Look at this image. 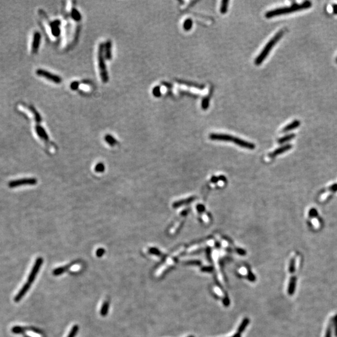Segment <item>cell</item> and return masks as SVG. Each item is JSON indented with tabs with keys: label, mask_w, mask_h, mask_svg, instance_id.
<instances>
[{
	"label": "cell",
	"mask_w": 337,
	"mask_h": 337,
	"mask_svg": "<svg viewBox=\"0 0 337 337\" xmlns=\"http://www.w3.org/2000/svg\"><path fill=\"white\" fill-rule=\"evenodd\" d=\"M152 93H153V95L155 97H160L161 96V91H160V88L159 86H156L155 87L154 89H153V91H152Z\"/></svg>",
	"instance_id": "4316f807"
},
{
	"label": "cell",
	"mask_w": 337,
	"mask_h": 337,
	"mask_svg": "<svg viewBox=\"0 0 337 337\" xmlns=\"http://www.w3.org/2000/svg\"><path fill=\"white\" fill-rule=\"evenodd\" d=\"M223 303H224V305H225L226 307H228V306L229 305V304H230V300H229V298H228L227 296H226V297H225V298H224V300H223Z\"/></svg>",
	"instance_id": "74e56055"
},
{
	"label": "cell",
	"mask_w": 337,
	"mask_h": 337,
	"mask_svg": "<svg viewBox=\"0 0 337 337\" xmlns=\"http://www.w3.org/2000/svg\"><path fill=\"white\" fill-rule=\"evenodd\" d=\"M237 252L241 255H245L246 254V252L244 250L241 249V248L237 249Z\"/></svg>",
	"instance_id": "ab89813d"
},
{
	"label": "cell",
	"mask_w": 337,
	"mask_h": 337,
	"mask_svg": "<svg viewBox=\"0 0 337 337\" xmlns=\"http://www.w3.org/2000/svg\"><path fill=\"white\" fill-rule=\"evenodd\" d=\"M67 267H59V268H57L56 269H55L54 271H53V274L54 275H61V274L64 273L66 269H67Z\"/></svg>",
	"instance_id": "603a6c76"
},
{
	"label": "cell",
	"mask_w": 337,
	"mask_h": 337,
	"mask_svg": "<svg viewBox=\"0 0 337 337\" xmlns=\"http://www.w3.org/2000/svg\"><path fill=\"white\" fill-rule=\"evenodd\" d=\"M209 138L214 141H227V142L234 143L242 147L246 148V149H253L255 148V145L253 144L249 143V142L245 141L239 138H235L230 135L222 134H210L209 136Z\"/></svg>",
	"instance_id": "7a4b0ae2"
},
{
	"label": "cell",
	"mask_w": 337,
	"mask_h": 337,
	"mask_svg": "<svg viewBox=\"0 0 337 337\" xmlns=\"http://www.w3.org/2000/svg\"><path fill=\"white\" fill-rule=\"evenodd\" d=\"M295 271V258H292L290 261L289 265V272L290 274L294 273Z\"/></svg>",
	"instance_id": "cb8c5ba5"
},
{
	"label": "cell",
	"mask_w": 337,
	"mask_h": 337,
	"mask_svg": "<svg viewBox=\"0 0 337 337\" xmlns=\"http://www.w3.org/2000/svg\"><path fill=\"white\" fill-rule=\"evenodd\" d=\"M104 44H100L98 51V68L102 81L104 83L108 82V74L106 71V67L104 59Z\"/></svg>",
	"instance_id": "277c9868"
},
{
	"label": "cell",
	"mask_w": 337,
	"mask_h": 337,
	"mask_svg": "<svg viewBox=\"0 0 337 337\" xmlns=\"http://www.w3.org/2000/svg\"><path fill=\"white\" fill-rule=\"evenodd\" d=\"M332 323H330L327 329V331H326V334H325V337H332Z\"/></svg>",
	"instance_id": "f546056e"
},
{
	"label": "cell",
	"mask_w": 337,
	"mask_h": 337,
	"mask_svg": "<svg viewBox=\"0 0 337 337\" xmlns=\"http://www.w3.org/2000/svg\"><path fill=\"white\" fill-rule=\"evenodd\" d=\"M109 302L108 301H105L103 303L101 309L100 313H101V316L105 317L107 314L108 311H109Z\"/></svg>",
	"instance_id": "2e32d148"
},
{
	"label": "cell",
	"mask_w": 337,
	"mask_h": 337,
	"mask_svg": "<svg viewBox=\"0 0 337 337\" xmlns=\"http://www.w3.org/2000/svg\"><path fill=\"white\" fill-rule=\"evenodd\" d=\"M36 133L37 134H38V136L43 139H44V141L48 142L49 141L48 136L47 135V134L46 133L45 131L44 130V129L40 126H37L36 128Z\"/></svg>",
	"instance_id": "5bb4252c"
},
{
	"label": "cell",
	"mask_w": 337,
	"mask_h": 337,
	"mask_svg": "<svg viewBox=\"0 0 337 337\" xmlns=\"http://www.w3.org/2000/svg\"><path fill=\"white\" fill-rule=\"evenodd\" d=\"M295 137V135L294 134H290L287 135V136H285L284 137H283V138L279 139V141H278V143H279V144H283V143H285V142H287V141H289L291 140V139H293Z\"/></svg>",
	"instance_id": "d6986e66"
},
{
	"label": "cell",
	"mask_w": 337,
	"mask_h": 337,
	"mask_svg": "<svg viewBox=\"0 0 337 337\" xmlns=\"http://www.w3.org/2000/svg\"><path fill=\"white\" fill-rule=\"evenodd\" d=\"M105 139L107 143H109L111 145H114L116 143V141L111 136H106L105 138Z\"/></svg>",
	"instance_id": "484cf974"
},
{
	"label": "cell",
	"mask_w": 337,
	"mask_h": 337,
	"mask_svg": "<svg viewBox=\"0 0 337 337\" xmlns=\"http://www.w3.org/2000/svg\"><path fill=\"white\" fill-rule=\"evenodd\" d=\"M334 326H335V335L337 337V314L334 317Z\"/></svg>",
	"instance_id": "f35d334b"
},
{
	"label": "cell",
	"mask_w": 337,
	"mask_h": 337,
	"mask_svg": "<svg viewBox=\"0 0 337 337\" xmlns=\"http://www.w3.org/2000/svg\"><path fill=\"white\" fill-rule=\"evenodd\" d=\"M232 337H241V334H239V333L235 334Z\"/></svg>",
	"instance_id": "7bdbcfd3"
},
{
	"label": "cell",
	"mask_w": 337,
	"mask_h": 337,
	"mask_svg": "<svg viewBox=\"0 0 337 337\" xmlns=\"http://www.w3.org/2000/svg\"><path fill=\"white\" fill-rule=\"evenodd\" d=\"M332 9H333V13L335 14H337V4H332Z\"/></svg>",
	"instance_id": "60d3db41"
},
{
	"label": "cell",
	"mask_w": 337,
	"mask_h": 337,
	"mask_svg": "<svg viewBox=\"0 0 337 337\" xmlns=\"http://www.w3.org/2000/svg\"><path fill=\"white\" fill-rule=\"evenodd\" d=\"M96 171L97 172H102L104 171V165L102 164H97L96 167Z\"/></svg>",
	"instance_id": "e575fe53"
},
{
	"label": "cell",
	"mask_w": 337,
	"mask_h": 337,
	"mask_svg": "<svg viewBox=\"0 0 337 337\" xmlns=\"http://www.w3.org/2000/svg\"><path fill=\"white\" fill-rule=\"evenodd\" d=\"M72 14H73V18L74 19H76V21H79L81 19V15H80V14L79 13V12L76 9H73V10Z\"/></svg>",
	"instance_id": "f1b7e54d"
},
{
	"label": "cell",
	"mask_w": 337,
	"mask_h": 337,
	"mask_svg": "<svg viewBox=\"0 0 337 337\" xmlns=\"http://www.w3.org/2000/svg\"><path fill=\"white\" fill-rule=\"evenodd\" d=\"M30 285H31V284H28V282L26 283V284L23 285V287L21 288V289L20 290H19V293L16 295V296L15 298H14V301H15L16 302H19V301L22 298V297L24 296V295L26 294V293L28 291V290H29L30 287Z\"/></svg>",
	"instance_id": "9c48e42d"
},
{
	"label": "cell",
	"mask_w": 337,
	"mask_h": 337,
	"mask_svg": "<svg viewBox=\"0 0 337 337\" xmlns=\"http://www.w3.org/2000/svg\"><path fill=\"white\" fill-rule=\"evenodd\" d=\"M284 34V31L281 30L279 32H278L273 38H272L269 42L266 45V46L263 49L260 54L258 55V56L255 59V63L256 65L258 66L261 63H263V61L265 60V59L267 57V56L270 53L271 49L274 47L275 44L280 40V38L283 36Z\"/></svg>",
	"instance_id": "3957f363"
},
{
	"label": "cell",
	"mask_w": 337,
	"mask_h": 337,
	"mask_svg": "<svg viewBox=\"0 0 337 337\" xmlns=\"http://www.w3.org/2000/svg\"><path fill=\"white\" fill-rule=\"evenodd\" d=\"M296 279L295 277H291L289 282V287H288V293L290 295H293L295 288H296Z\"/></svg>",
	"instance_id": "7c38bea8"
},
{
	"label": "cell",
	"mask_w": 337,
	"mask_h": 337,
	"mask_svg": "<svg viewBox=\"0 0 337 337\" xmlns=\"http://www.w3.org/2000/svg\"><path fill=\"white\" fill-rule=\"evenodd\" d=\"M36 182H37V181H36V180L35 179L24 178V179H19V180L11 181L9 183V186L10 188H13L19 187V186H24V185H34V184H36Z\"/></svg>",
	"instance_id": "52a82bcc"
},
{
	"label": "cell",
	"mask_w": 337,
	"mask_h": 337,
	"mask_svg": "<svg viewBox=\"0 0 337 337\" xmlns=\"http://www.w3.org/2000/svg\"><path fill=\"white\" fill-rule=\"evenodd\" d=\"M186 264L188 265H201V262L199 261V260H190L189 262H186Z\"/></svg>",
	"instance_id": "836d02e7"
},
{
	"label": "cell",
	"mask_w": 337,
	"mask_h": 337,
	"mask_svg": "<svg viewBox=\"0 0 337 337\" xmlns=\"http://www.w3.org/2000/svg\"><path fill=\"white\" fill-rule=\"evenodd\" d=\"M111 41H108L106 42L105 45V55L106 58L107 59H111Z\"/></svg>",
	"instance_id": "e0dca14e"
},
{
	"label": "cell",
	"mask_w": 337,
	"mask_h": 337,
	"mask_svg": "<svg viewBox=\"0 0 337 337\" xmlns=\"http://www.w3.org/2000/svg\"><path fill=\"white\" fill-rule=\"evenodd\" d=\"M210 98V96H209L204 97V98L202 99V104H201V106H202V108L204 110H206L207 109H208V107H209V106Z\"/></svg>",
	"instance_id": "ffe728a7"
},
{
	"label": "cell",
	"mask_w": 337,
	"mask_h": 337,
	"mask_svg": "<svg viewBox=\"0 0 337 337\" xmlns=\"http://www.w3.org/2000/svg\"><path fill=\"white\" fill-rule=\"evenodd\" d=\"M43 262V260L42 258H38L36 259V262L29 275V277H28V283L31 284V283H33L36 277V275L38 274L40 269V267L42 265Z\"/></svg>",
	"instance_id": "8992f818"
},
{
	"label": "cell",
	"mask_w": 337,
	"mask_h": 337,
	"mask_svg": "<svg viewBox=\"0 0 337 337\" xmlns=\"http://www.w3.org/2000/svg\"><path fill=\"white\" fill-rule=\"evenodd\" d=\"M105 251H104V248H99L96 251V255L97 257H100L101 256H102L104 253Z\"/></svg>",
	"instance_id": "d590c367"
},
{
	"label": "cell",
	"mask_w": 337,
	"mask_h": 337,
	"mask_svg": "<svg viewBox=\"0 0 337 337\" xmlns=\"http://www.w3.org/2000/svg\"><path fill=\"white\" fill-rule=\"evenodd\" d=\"M229 1H227V0H224V1H222V4H221V6H220V13H221L225 14V13H227V9H228V6H229Z\"/></svg>",
	"instance_id": "44dd1931"
},
{
	"label": "cell",
	"mask_w": 337,
	"mask_h": 337,
	"mask_svg": "<svg viewBox=\"0 0 337 337\" xmlns=\"http://www.w3.org/2000/svg\"><path fill=\"white\" fill-rule=\"evenodd\" d=\"M213 270H214V268L211 266H205V267H203L201 269V271L204 272H212Z\"/></svg>",
	"instance_id": "1f68e13d"
},
{
	"label": "cell",
	"mask_w": 337,
	"mask_h": 337,
	"mask_svg": "<svg viewBox=\"0 0 337 337\" xmlns=\"http://www.w3.org/2000/svg\"><path fill=\"white\" fill-rule=\"evenodd\" d=\"M330 190H331V191H334V192H336V191H337V184H334V185H333V186H331V187H330Z\"/></svg>",
	"instance_id": "b9f144b4"
},
{
	"label": "cell",
	"mask_w": 337,
	"mask_h": 337,
	"mask_svg": "<svg viewBox=\"0 0 337 337\" xmlns=\"http://www.w3.org/2000/svg\"><path fill=\"white\" fill-rule=\"evenodd\" d=\"M193 24V20L191 19H190V18H188L184 23V25H183L184 29L186 31H189L192 28Z\"/></svg>",
	"instance_id": "7402d4cb"
},
{
	"label": "cell",
	"mask_w": 337,
	"mask_h": 337,
	"mask_svg": "<svg viewBox=\"0 0 337 337\" xmlns=\"http://www.w3.org/2000/svg\"><path fill=\"white\" fill-rule=\"evenodd\" d=\"M291 148V145L290 144L284 145V146L276 149L275 151H274L272 153H271L270 156L272 157H275L276 155H277L279 154H280L282 153L285 152V151L289 150V149H290Z\"/></svg>",
	"instance_id": "30bf717a"
},
{
	"label": "cell",
	"mask_w": 337,
	"mask_h": 337,
	"mask_svg": "<svg viewBox=\"0 0 337 337\" xmlns=\"http://www.w3.org/2000/svg\"><path fill=\"white\" fill-rule=\"evenodd\" d=\"M78 329H79L78 326V325H74V326L72 328V329H71V332H69V335H68V337H75L76 335V334H77V332H78Z\"/></svg>",
	"instance_id": "d4e9b609"
},
{
	"label": "cell",
	"mask_w": 337,
	"mask_h": 337,
	"mask_svg": "<svg viewBox=\"0 0 337 337\" xmlns=\"http://www.w3.org/2000/svg\"><path fill=\"white\" fill-rule=\"evenodd\" d=\"M336 61H337V59H336Z\"/></svg>",
	"instance_id": "f6af8a7d"
},
{
	"label": "cell",
	"mask_w": 337,
	"mask_h": 337,
	"mask_svg": "<svg viewBox=\"0 0 337 337\" xmlns=\"http://www.w3.org/2000/svg\"><path fill=\"white\" fill-rule=\"evenodd\" d=\"M309 216L310 217H315L318 216V212L315 209H312L309 211Z\"/></svg>",
	"instance_id": "d6a6232c"
},
{
	"label": "cell",
	"mask_w": 337,
	"mask_h": 337,
	"mask_svg": "<svg viewBox=\"0 0 337 337\" xmlns=\"http://www.w3.org/2000/svg\"><path fill=\"white\" fill-rule=\"evenodd\" d=\"M250 323V320L248 318H245L242 322H241V325H239L238 329H237V331H238V333L241 334V333H243L245 329L248 327V324Z\"/></svg>",
	"instance_id": "9a60e30c"
},
{
	"label": "cell",
	"mask_w": 337,
	"mask_h": 337,
	"mask_svg": "<svg viewBox=\"0 0 337 337\" xmlns=\"http://www.w3.org/2000/svg\"><path fill=\"white\" fill-rule=\"evenodd\" d=\"M247 279H248V280L249 281L252 282H254L256 280V277L255 276V275L250 270H248V272Z\"/></svg>",
	"instance_id": "83f0119b"
},
{
	"label": "cell",
	"mask_w": 337,
	"mask_h": 337,
	"mask_svg": "<svg viewBox=\"0 0 337 337\" xmlns=\"http://www.w3.org/2000/svg\"><path fill=\"white\" fill-rule=\"evenodd\" d=\"M149 252L152 254H154V255H157V256H160V252L155 248H150L149 249Z\"/></svg>",
	"instance_id": "4dcf8cb0"
},
{
	"label": "cell",
	"mask_w": 337,
	"mask_h": 337,
	"mask_svg": "<svg viewBox=\"0 0 337 337\" xmlns=\"http://www.w3.org/2000/svg\"><path fill=\"white\" fill-rule=\"evenodd\" d=\"M300 125V122L298 120H295L294 121H293L292 122H291L290 124H289V125L286 126L284 129H283V131L282 132L283 133H287V132H289L290 131L294 129H296L297 128H298Z\"/></svg>",
	"instance_id": "8fae6325"
},
{
	"label": "cell",
	"mask_w": 337,
	"mask_h": 337,
	"mask_svg": "<svg viewBox=\"0 0 337 337\" xmlns=\"http://www.w3.org/2000/svg\"><path fill=\"white\" fill-rule=\"evenodd\" d=\"M193 337V336H189V337Z\"/></svg>",
	"instance_id": "ee69618b"
},
{
	"label": "cell",
	"mask_w": 337,
	"mask_h": 337,
	"mask_svg": "<svg viewBox=\"0 0 337 337\" xmlns=\"http://www.w3.org/2000/svg\"><path fill=\"white\" fill-rule=\"evenodd\" d=\"M195 198V197H190L189 198H186L185 200H180V201H178V202H176L174 204L173 206L174 207L176 208V207H179L181 205H183L186 204H189L190 202H191L193 200V199Z\"/></svg>",
	"instance_id": "ac0fdd59"
},
{
	"label": "cell",
	"mask_w": 337,
	"mask_h": 337,
	"mask_svg": "<svg viewBox=\"0 0 337 337\" xmlns=\"http://www.w3.org/2000/svg\"><path fill=\"white\" fill-rule=\"evenodd\" d=\"M78 86H79V83H78V82H74V83H73L71 84V89L73 90H77L78 88Z\"/></svg>",
	"instance_id": "8d00e7d4"
},
{
	"label": "cell",
	"mask_w": 337,
	"mask_h": 337,
	"mask_svg": "<svg viewBox=\"0 0 337 337\" xmlns=\"http://www.w3.org/2000/svg\"><path fill=\"white\" fill-rule=\"evenodd\" d=\"M312 6V3L310 1H305L301 4L293 3L289 7H283L277 9H275L268 11L265 14L267 18H271L275 16L289 14L295 11H301L302 9H308Z\"/></svg>",
	"instance_id": "6da1fadb"
},
{
	"label": "cell",
	"mask_w": 337,
	"mask_h": 337,
	"mask_svg": "<svg viewBox=\"0 0 337 337\" xmlns=\"http://www.w3.org/2000/svg\"><path fill=\"white\" fill-rule=\"evenodd\" d=\"M177 81L180 84H182L184 85H186V86H189V87L196 88H198V89H200V90H202V89H204L205 88V86L204 85L197 84V83H193V82L182 81V80H177Z\"/></svg>",
	"instance_id": "4fadbf2b"
},
{
	"label": "cell",
	"mask_w": 337,
	"mask_h": 337,
	"mask_svg": "<svg viewBox=\"0 0 337 337\" xmlns=\"http://www.w3.org/2000/svg\"><path fill=\"white\" fill-rule=\"evenodd\" d=\"M36 74L40 76H41V77H43L47 79H48L49 81H51L56 84H59L62 82V79L61 78L58 76H56L54 74H52L51 73H49L48 71H46L44 69H38L36 72Z\"/></svg>",
	"instance_id": "5b68a950"
},
{
	"label": "cell",
	"mask_w": 337,
	"mask_h": 337,
	"mask_svg": "<svg viewBox=\"0 0 337 337\" xmlns=\"http://www.w3.org/2000/svg\"><path fill=\"white\" fill-rule=\"evenodd\" d=\"M41 41V34L39 32H36L34 34L33 41L32 43V52L35 54L38 52Z\"/></svg>",
	"instance_id": "ba28073f"
}]
</instances>
